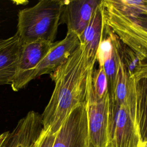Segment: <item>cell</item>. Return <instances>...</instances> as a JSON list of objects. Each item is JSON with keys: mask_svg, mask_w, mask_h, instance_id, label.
Listing matches in <instances>:
<instances>
[{"mask_svg": "<svg viewBox=\"0 0 147 147\" xmlns=\"http://www.w3.org/2000/svg\"><path fill=\"white\" fill-rule=\"evenodd\" d=\"M117 47L122 63L129 72L133 75L137 68L142 64V62L137 55L130 48L121 42L119 38L118 40Z\"/></svg>", "mask_w": 147, "mask_h": 147, "instance_id": "obj_15", "label": "cell"}, {"mask_svg": "<svg viewBox=\"0 0 147 147\" xmlns=\"http://www.w3.org/2000/svg\"><path fill=\"white\" fill-rule=\"evenodd\" d=\"M94 67L80 44L49 74L55 88L41 114L44 130L55 134L71 111L79 105L86 103Z\"/></svg>", "mask_w": 147, "mask_h": 147, "instance_id": "obj_1", "label": "cell"}, {"mask_svg": "<svg viewBox=\"0 0 147 147\" xmlns=\"http://www.w3.org/2000/svg\"><path fill=\"white\" fill-rule=\"evenodd\" d=\"M107 147H140L136 119L135 86L127 99L118 103L109 98Z\"/></svg>", "mask_w": 147, "mask_h": 147, "instance_id": "obj_3", "label": "cell"}, {"mask_svg": "<svg viewBox=\"0 0 147 147\" xmlns=\"http://www.w3.org/2000/svg\"><path fill=\"white\" fill-rule=\"evenodd\" d=\"M128 14V13H127ZM133 17L134 20L139 24L141 26H142L144 28L147 30V16L138 14V15H133L128 14Z\"/></svg>", "mask_w": 147, "mask_h": 147, "instance_id": "obj_20", "label": "cell"}, {"mask_svg": "<svg viewBox=\"0 0 147 147\" xmlns=\"http://www.w3.org/2000/svg\"><path fill=\"white\" fill-rule=\"evenodd\" d=\"M42 129L41 114L30 111L9 131L2 147H32Z\"/></svg>", "mask_w": 147, "mask_h": 147, "instance_id": "obj_10", "label": "cell"}, {"mask_svg": "<svg viewBox=\"0 0 147 147\" xmlns=\"http://www.w3.org/2000/svg\"><path fill=\"white\" fill-rule=\"evenodd\" d=\"M80 45L78 36L72 31H67L64 39L53 44L36 68L33 79L42 75L50 74L65 62Z\"/></svg>", "mask_w": 147, "mask_h": 147, "instance_id": "obj_9", "label": "cell"}, {"mask_svg": "<svg viewBox=\"0 0 147 147\" xmlns=\"http://www.w3.org/2000/svg\"><path fill=\"white\" fill-rule=\"evenodd\" d=\"M21 44L16 34L0 40V85L11 84L16 73Z\"/></svg>", "mask_w": 147, "mask_h": 147, "instance_id": "obj_11", "label": "cell"}, {"mask_svg": "<svg viewBox=\"0 0 147 147\" xmlns=\"http://www.w3.org/2000/svg\"><path fill=\"white\" fill-rule=\"evenodd\" d=\"M110 30L113 42V49L111 56L104 63L102 67L104 69L107 80L108 92L109 96H111L113 94L114 91L115 79L118 69L119 63L121 60V57L117 47V42L118 38L117 36L110 29Z\"/></svg>", "mask_w": 147, "mask_h": 147, "instance_id": "obj_14", "label": "cell"}, {"mask_svg": "<svg viewBox=\"0 0 147 147\" xmlns=\"http://www.w3.org/2000/svg\"><path fill=\"white\" fill-rule=\"evenodd\" d=\"M56 133L52 134L49 130H44L42 129L32 147H52L55 141Z\"/></svg>", "mask_w": 147, "mask_h": 147, "instance_id": "obj_18", "label": "cell"}, {"mask_svg": "<svg viewBox=\"0 0 147 147\" xmlns=\"http://www.w3.org/2000/svg\"><path fill=\"white\" fill-rule=\"evenodd\" d=\"M53 42L39 40L22 43L16 73L11 84L13 91H19L33 79L36 68L48 53Z\"/></svg>", "mask_w": 147, "mask_h": 147, "instance_id": "obj_6", "label": "cell"}, {"mask_svg": "<svg viewBox=\"0 0 147 147\" xmlns=\"http://www.w3.org/2000/svg\"><path fill=\"white\" fill-rule=\"evenodd\" d=\"M9 133V131H5L0 134V147H2L7 136Z\"/></svg>", "mask_w": 147, "mask_h": 147, "instance_id": "obj_21", "label": "cell"}, {"mask_svg": "<svg viewBox=\"0 0 147 147\" xmlns=\"http://www.w3.org/2000/svg\"><path fill=\"white\" fill-rule=\"evenodd\" d=\"M91 86L93 92L97 98L101 99L108 93L107 80L104 69L102 67H99L95 71L94 70Z\"/></svg>", "mask_w": 147, "mask_h": 147, "instance_id": "obj_17", "label": "cell"}, {"mask_svg": "<svg viewBox=\"0 0 147 147\" xmlns=\"http://www.w3.org/2000/svg\"><path fill=\"white\" fill-rule=\"evenodd\" d=\"M105 29V24L100 5L92 14L86 29L79 36L80 44L84 47L87 59L91 64H95L96 61V52L103 37Z\"/></svg>", "mask_w": 147, "mask_h": 147, "instance_id": "obj_12", "label": "cell"}, {"mask_svg": "<svg viewBox=\"0 0 147 147\" xmlns=\"http://www.w3.org/2000/svg\"><path fill=\"white\" fill-rule=\"evenodd\" d=\"M132 76L135 80L142 78H147V64H143L137 68L132 75Z\"/></svg>", "mask_w": 147, "mask_h": 147, "instance_id": "obj_19", "label": "cell"}, {"mask_svg": "<svg viewBox=\"0 0 147 147\" xmlns=\"http://www.w3.org/2000/svg\"><path fill=\"white\" fill-rule=\"evenodd\" d=\"M52 147H88V123L86 103L69 114L56 133Z\"/></svg>", "mask_w": 147, "mask_h": 147, "instance_id": "obj_7", "label": "cell"}, {"mask_svg": "<svg viewBox=\"0 0 147 147\" xmlns=\"http://www.w3.org/2000/svg\"><path fill=\"white\" fill-rule=\"evenodd\" d=\"M111 3L125 13L133 15L147 16V0H125V4L121 0H110Z\"/></svg>", "mask_w": 147, "mask_h": 147, "instance_id": "obj_16", "label": "cell"}, {"mask_svg": "<svg viewBox=\"0 0 147 147\" xmlns=\"http://www.w3.org/2000/svg\"><path fill=\"white\" fill-rule=\"evenodd\" d=\"M102 1H64L60 24H66L67 31L74 32L79 37L88 25L92 14Z\"/></svg>", "mask_w": 147, "mask_h": 147, "instance_id": "obj_8", "label": "cell"}, {"mask_svg": "<svg viewBox=\"0 0 147 147\" xmlns=\"http://www.w3.org/2000/svg\"><path fill=\"white\" fill-rule=\"evenodd\" d=\"M86 107L88 123V147H107L109 94L108 92L103 98H97L92 91L91 80Z\"/></svg>", "mask_w": 147, "mask_h": 147, "instance_id": "obj_5", "label": "cell"}, {"mask_svg": "<svg viewBox=\"0 0 147 147\" xmlns=\"http://www.w3.org/2000/svg\"><path fill=\"white\" fill-rule=\"evenodd\" d=\"M100 6L105 25L137 55L142 64H147V30L110 0H102Z\"/></svg>", "mask_w": 147, "mask_h": 147, "instance_id": "obj_4", "label": "cell"}, {"mask_svg": "<svg viewBox=\"0 0 147 147\" xmlns=\"http://www.w3.org/2000/svg\"><path fill=\"white\" fill-rule=\"evenodd\" d=\"M136 119L141 143L147 141V78L135 80Z\"/></svg>", "mask_w": 147, "mask_h": 147, "instance_id": "obj_13", "label": "cell"}, {"mask_svg": "<svg viewBox=\"0 0 147 147\" xmlns=\"http://www.w3.org/2000/svg\"><path fill=\"white\" fill-rule=\"evenodd\" d=\"M63 3L62 0H41L32 7L20 10L16 34L21 42L39 40L53 42Z\"/></svg>", "mask_w": 147, "mask_h": 147, "instance_id": "obj_2", "label": "cell"}, {"mask_svg": "<svg viewBox=\"0 0 147 147\" xmlns=\"http://www.w3.org/2000/svg\"><path fill=\"white\" fill-rule=\"evenodd\" d=\"M140 147H147V141L141 143Z\"/></svg>", "mask_w": 147, "mask_h": 147, "instance_id": "obj_22", "label": "cell"}]
</instances>
